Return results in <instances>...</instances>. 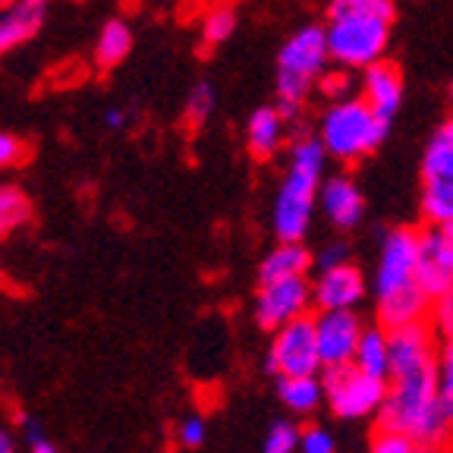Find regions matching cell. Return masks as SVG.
Listing matches in <instances>:
<instances>
[{
  "label": "cell",
  "mask_w": 453,
  "mask_h": 453,
  "mask_svg": "<svg viewBox=\"0 0 453 453\" xmlns=\"http://www.w3.org/2000/svg\"><path fill=\"white\" fill-rule=\"evenodd\" d=\"M434 334L428 321L390 327V378L378 418L381 428L403 432L418 444L444 447L453 438V422L441 403Z\"/></svg>",
  "instance_id": "6da1fadb"
},
{
  "label": "cell",
  "mask_w": 453,
  "mask_h": 453,
  "mask_svg": "<svg viewBox=\"0 0 453 453\" xmlns=\"http://www.w3.org/2000/svg\"><path fill=\"white\" fill-rule=\"evenodd\" d=\"M390 0H331L327 4V48L343 70H365L384 60L394 26Z\"/></svg>",
  "instance_id": "7a4b0ae2"
},
{
  "label": "cell",
  "mask_w": 453,
  "mask_h": 453,
  "mask_svg": "<svg viewBox=\"0 0 453 453\" xmlns=\"http://www.w3.org/2000/svg\"><path fill=\"white\" fill-rule=\"evenodd\" d=\"M327 157L331 155L325 151L319 135H299L290 145V164H287V173H283V183L274 198V211H271V226H274L277 240H305L321 196Z\"/></svg>",
  "instance_id": "3957f363"
},
{
  "label": "cell",
  "mask_w": 453,
  "mask_h": 453,
  "mask_svg": "<svg viewBox=\"0 0 453 453\" xmlns=\"http://www.w3.org/2000/svg\"><path fill=\"white\" fill-rule=\"evenodd\" d=\"M327 64H331V48H327L325 26H303L283 42L280 54H277L274 92L277 107L287 120H293L303 111L315 82H321V76L327 73Z\"/></svg>",
  "instance_id": "277c9868"
},
{
  "label": "cell",
  "mask_w": 453,
  "mask_h": 453,
  "mask_svg": "<svg viewBox=\"0 0 453 453\" xmlns=\"http://www.w3.org/2000/svg\"><path fill=\"white\" fill-rule=\"evenodd\" d=\"M390 123L365 98H337L321 117L319 139L334 161L353 164L378 149Z\"/></svg>",
  "instance_id": "5b68a950"
},
{
  "label": "cell",
  "mask_w": 453,
  "mask_h": 453,
  "mask_svg": "<svg viewBox=\"0 0 453 453\" xmlns=\"http://www.w3.org/2000/svg\"><path fill=\"white\" fill-rule=\"evenodd\" d=\"M388 381L362 372L356 362L325 368V400L337 418H365L384 406Z\"/></svg>",
  "instance_id": "8992f818"
},
{
  "label": "cell",
  "mask_w": 453,
  "mask_h": 453,
  "mask_svg": "<svg viewBox=\"0 0 453 453\" xmlns=\"http://www.w3.org/2000/svg\"><path fill=\"white\" fill-rule=\"evenodd\" d=\"M422 218L434 226L453 220V145L441 129L422 155Z\"/></svg>",
  "instance_id": "52a82bcc"
},
{
  "label": "cell",
  "mask_w": 453,
  "mask_h": 453,
  "mask_svg": "<svg viewBox=\"0 0 453 453\" xmlns=\"http://www.w3.org/2000/svg\"><path fill=\"white\" fill-rule=\"evenodd\" d=\"M321 365V349H319V331H315V319L303 315V319L290 321L274 331L268 349V372L277 378L283 375H319Z\"/></svg>",
  "instance_id": "ba28073f"
},
{
  "label": "cell",
  "mask_w": 453,
  "mask_h": 453,
  "mask_svg": "<svg viewBox=\"0 0 453 453\" xmlns=\"http://www.w3.org/2000/svg\"><path fill=\"white\" fill-rule=\"evenodd\" d=\"M309 305H315L309 277H283V280L258 283L255 321L265 331H277V327L303 319L305 311H309Z\"/></svg>",
  "instance_id": "9c48e42d"
},
{
  "label": "cell",
  "mask_w": 453,
  "mask_h": 453,
  "mask_svg": "<svg viewBox=\"0 0 453 453\" xmlns=\"http://www.w3.org/2000/svg\"><path fill=\"white\" fill-rule=\"evenodd\" d=\"M416 255H418V230L412 226H396L384 236L381 242V258H378V274H375V296H390L416 280Z\"/></svg>",
  "instance_id": "30bf717a"
},
{
  "label": "cell",
  "mask_w": 453,
  "mask_h": 453,
  "mask_svg": "<svg viewBox=\"0 0 453 453\" xmlns=\"http://www.w3.org/2000/svg\"><path fill=\"white\" fill-rule=\"evenodd\" d=\"M416 280L432 299L453 290V236L444 226L428 224L425 230H418Z\"/></svg>",
  "instance_id": "8fae6325"
},
{
  "label": "cell",
  "mask_w": 453,
  "mask_h": 453,
  "mask_svg": "<svg viewBox=\"0 0 453 453\" xmlns=\"http://www.w3.org/2000/svg\"><path fill=\"white\" fill-rule=\"evenodd\" d=\"M315 331H319L321 365H343L356 359L362 340V321L356 319L353 309H327L315 315Z\"/></svg>",
  "instance_id": "7c38bea8"
},
{
  "label": "cell",
  "mask_w": 453,
  "mask_h": 453,
  "mask_svg": "<svg viewBox=\"0 0 453 453\" xmlns=\"http://www.w3.org/2000/svg\"><path fill=\"white\" fill-rule=\"evenodd\" d=\"M311 299H315L319 311L356 309L365 299V277L349 262L334 265V268H319V277L311 280Z\"/></svg>",
  "instance_id": "4fadbf2b"
},
{
  "label": "cell",
  "mask_w": 453,
  "mask_h": 453,
  "mask_svg": "<svg viewBox=\"0 0 453 453\" xmlns=\"http://www.w3.org/2000/svg\"><path fill=\"white\" fill-rule=\"evenodd\" d=\"M362 98L375 107V113H381L384 120H394L406 98V85L403 73L396 70L388 60H378V64L365 66L362 70Z\"/></svg>",
  "instance_id": "5bb4252c"
},
{
  "label": "cell",
  "mask_w": 453,
  "mask_h": 453,
  "mask_svg": "<svg viewBox=\"0 0 453 453\" xmlns=\"http://www.w3.org/2000/svg\"><path fill=\"white\" fill-rule=\"evenodd\" d=\"M48 4L50 0H16L0 10V57L38 35L48 16Z\"/></svg>",
  "instance_id": "9a60e30c"
},
{
  "label": "cell",
  "mask_w": 453,
  "mask_h": 453,
  "mask_svg": "<svg viewBox=\"0 0 453 453\" xmlns=\"http://www.w3.org/2000/svg\"><path fill=\"white\" fill-rule=\"evenodd\" d=\"M319 202L325 208V218L340 230H353L362 220V214H365V198H362L359 186L347 173H337L327 183H321Z\"/></svg>",
  "instance_id": "2e32d148"
},
{
  "label": "cell",
  "mask_w": 453,
  "mask_h": 453,
  "mask_svg": "<svg viewBox=\"0 0 453 453\" xmlns=\"http://www.w3.org/2000/svg\"><path fill=\"white\" fill-rule=\"evenodd\" d=\"M287 117H283L280 107H255L249 113V123H246V145H249V155L255 161H268L280 151L283 145V135H287Z\"/></svg>",
  "instance_id": "e0dca14e"
},
{
  "label": "cell",
  "mask_w": 453,
  "mask_h": 453,
  "mask_svg": "<svg viewBox=\"0 0 453 453\" xmlns=\"http://www.w3.org/2000/svg\"><path fill=\"white\" fill-rule=\"evenodd\" d=\"M432 305H434V299L428 296L418 283H412L406 290L378 299V321H381L388 331L390 327L416 325V321L432 319Z\"/></svg>",
  "instance_id": "ac0fdd59"
},
{
  "label": "cell",
  "mask_w": 453,
  "mask_h": 453,
  "mask_svg": "<svg viewBox=\"0 0 453 453\" xmlns=\"http://www.w3.org/2000/svg\"><path fill=\"white\" fill-rule=\"evenodd\" d=\"M311 252L303 242H287L277 240V246L258 265V283H271V280H283V277H305L311 268Z\"/></svg>",
  "instance_id": "d6986e66"
},
{
  "label": "cell",
  "mask_w": 453,
  "mask_h": 453,
  "mask_svg": "<svg viewBox=\"0 0 453 453\" xmlns=\"http://www.w3.org/2000/svg\"><path fill=\"white\" fill-rule=\"evenodd\" d=\"M277 396L293 412H315L325 400V384L319 375H283L277 378Z\"/></svg>",
  "instance_id": "ffe728a7"
},
{
  "label": "cell",
  "mask_w": 453,
  "mask_h": 453,
  "mask_svg": "<svg viewBox=\"0 0 453 453\" xmlns=\"http://www.w3.org/2000/svg\"><path fill=\"white\" fill-rule=\"evenodd\" d=\"M133 50V28L127 19H107L104 28L98 32V42H95V64L101 70H113L120 66L123 60Z\"/></svg>",
  "instance_id": "44dd1931"
},
{
  "label": "cell",
  "mask_w": 453,
  "mask_h": 453,
  "mask_svg": "<svg viewBox=\"0 0 453 453\" xmlns=\"http://www.w3.org/2000/svg\"><path fill=\"white\" fill-rule=\"evenodd\" d=\"M356 365L368 375L388 381L390 378V331L388 327H372V331H362L359 349H356Z\"/></svg>",
  "instance_id": "7402d4cb"
},
{
  "label": "cell",
  "mask_w": 453,
  "mask_h": 453,
  "mask_svg": "<svg viewBox=\"0 0 453 453\" xmlns=\"http://www.w3.org/2000/svg\"><path fill=\"white\" fill-rule=\"evenodd\" d=\"M32 218V202L16 186H0V236H10L16 226Z\"/></svg>",
  "instance_id": "603a6c76"
},
{
  "label": "cell",
  "mask_w": 453,
  "mask_h": 453,
  "mask_svg": "<svg viewBox=\"0 0 453 453\" xmlns=\"http://www.w3.org/2000/svg\"><path fill=\"white\" fill-rule=\"evenodd\" d=\"M214 107H218V92H214L211 82H196L186 95L183 104V117L192 129H202L208 120H211Z\"/></svg>",
  "instance_id": "cb8c5ba5"
},
{
  "label": "cell",
  "mask_w": 453,
  "mask_h": 453,
  "mask_svg": "<svg viewBox=\"0 0 453 453\" xmlns=\"http://www.w3.org/2000/svg\"><path fill=\"white\" fill-rule=\"evenodd\" d=\"M236 32V10L234 7H214L211 13L205 16V22H202V38H205L208 48H218V44L230 42Z\"/></svg>",
  "instance_id": "d4e9b609"
},
{
  "label": "cell",
  "mask_w": 453,
  "mask_h": 453,
  "mask_svg": "<svg viewBox=\"0 0 453 453\" xmlns=\"http://www.w3.org/2000/svg\"><path fill=\"white\" fill-rule=\"evenodd\" d=\"M438 390L444 412L453 422V340H444V349L438 356Z\"/></svg>",
  "instance_id": "484cf974"
},
{
  "label": "cell",
  "mask_w": 453,
  "mask_h": 453,
  "mask_svg": "<svg viewBox=\"0 0 453 453\" xmlns=\"http://www.w3.org/2000/svg\"><path fill=\"white\" fill-rule=\"evenodd\" d=\"M299 428L293 422H274L268 438H265V453H296L299 450Z\"/></svg>",
  "instance_id": "4316f807"
},
{
  "label": "cell",
  "mask_w": 453,
  "mask_h": 453,
  "mask_svg": "<svg viewBox=\"0 0 453 453\" xmlns=\"http://www.w3.org/2000/svg\"><path fill=\"white\" fill-rule=\"evenodd\" d=\"M418 441H412L410 434L394 432V428H381V432L372 438V450L368 453H412Z\"/></svg>",
  "instance_id": "83f0119b"
},
{
  "label": "cell",
  "mask_w": 453,
  "mask_h": 453,
  "mask_svg": "<svg viewBox=\"0 0 453 453\" xmlns=\"http://www.w3.org/2000/svg\"><path fill=\"white\" fill-rule=\"evenodd\" d=\"M299 450L303 453H334L337 444H334V434L321 425H311V428H303L299 434Z\"/></svg>",
  "instance_id": "f1b7e54d"
},
{
  "label": "cell",
  "mask_w": 453,
  "mask_h": 453,
  "mask_svg": "<svg viewBox=\"0 0 453 453\" xmlns=\"http://www.w3.org/2000/svg\"><path fill=\"white\" fill-rule=\"evenodd\" d=\"M432 325L444 340H453V290H447L444 296L434 299L432 305Z\"/></svg>",
  "instance_id": "f546056e"
},
{
  "label": "cell",
  "mask_w": 453,
  "mask_h": 453,
  "mask_svg": "<svg viewBox=\"0 0 453 453\" xmlns=\"http://www.w3.org/2000/svg\"><path fill=\"white\" fill-rule=\"evenodd\" d=\"M26 161V142L13 133H0V170Z\"/></svg>",
  "instance_id": "4dcf8cb0"
},
{
  "label": "cell",
  "mask_w": 453,
  "mask_h": 453,
  "mask_svg": "<svg viewBox=\"0 0 453 453\" xmlns=\"http://www.w3.org/2000/svg\"><path fill=\"white\" fill-rule=\"evenodd\" d=\"M177 438H180V444L189 447V450L202 447V444H205V418H202V416L183 418V422H180V428H177Z\"/></svg>",
  "instance_id": "1f68e13d"
},
{
  "label": "cell",
  "mask_w": 453,
  "mask_h": 453,
  "mask_svg": "<svg viewBox=\"0 0 453 453\" xmlns=\"http://www.w3.org/2000/svg\"><path fill=\"white\" fill-rule=\"evenodd\" d=\"M26 441H28V453H57V447L50 444L48 438L42 434V428H38L35 418H26Z\"/></svg>",
  "instance_id": "d6a6232c"
},
{
  "label": "cell",
  "mask_w": 453,
  "mask_h": 453,
  "mask_svg": "<svg viewBox=\"0 0 453 453\" xmlns=\"http://www.w3.org/2000/svg\"><path fill=\"white\" fill-rule=\"evenodd\" d=\"M349 262V246L347 242H331V246H325L319 252V258H315V265L319 268H334V265H343Z\"/></svg>",
  "instance_id": "836d02e7"
},
{
  "label": "cell",
  "mask_w": 453,
  "mask_h": 453,
  "mask_svg": "<svg viewBox=\"0 0 453 453\" xmlns=\"http://www.w3.org/2000/svg\"><path fill=\"white\" fill-rule=\"evenodd\" d=\"M347 76H343V73H337V76H327L325 73V79H321V92L325 95H331L334 101L337 98H347Z\"/></svg>",
  "instance_id": "e575fe53"
},
{
  "label": "cell",
  "mask_w": 453,
  "mask_h": 453,
  "mask_svg": "<svg viewBox=\"0 0 453 453\" xmlns=\"http://www.w3.org/2000/svg\"><path fill=\"white\" fill-rule=\"evenodd\" d=\"M129 123V113L123 107H107L104 111V127L107 129H123Z\"/></svg>",
  "instance_id": "d590c367"
},
{
  "label": "cell",
  "mask_w": 453,
  "mask_h": 453,
  "mask_svg": "<svg viewBox=\"0 0 453 453\" xmlns=\"http://www.w3.org/2000/svg\"><path fill=\"white\" fill-rule=\"evenodd\" d=\"M0 453H16V444H13V438H10L4 428H0Z\"/></svg>",
  "instance_id": "8d00e7d4"
},
{
  "label": "cell",
  "mask_w": 453,
  "mask_h": 453,
  "mask_svg": "<svg viewBox=\"0 0 453 453\" xmlns=\"http://www.w3.org/2000/svg\"><path fill=\"white\" fill-rule=\"evenodd\" d=\"M441 133H444V139H447V142H450V145H453V117H450V120L444 123V127H441Z\"/></svg>",
  "instance_id": "74e56055"
},
{
  "label": "cell",
  "mask_w": 453,
  "mask_h": 453,
  "mask_svg": "<svg viewBox=\"0 0 453 453\" xmlns=\"http://www.w3.org/2000/svg\"><path fill=\"white\" fill-rule=\"evenodd\" d=\"M412 453H441V447H434V444H416V450Z\"/></svg>",
  "instance_id": "f35d334b"
},
{
  "label": "cell",
  "mask_w": 453,
  "mask_h": 453,
  "mask_svg": "<svg viewBox=\"0 0 453 453\" xmlns=\"http://www.w3.org/2000/svg\"><path fill=\"white\" fill-rule=\"evenodd\" d=\"M10 4H16V0H0V10H4V7H10Z\"/></svg>",
  "instance_id": "ab89813d"
},
{
  "label": "cell",
  "mask_w": 453,
  "mask_h": 453,
  "mask_svg": "<svg viewBox=\"0 0 453 453\" xmlns=\"http://www.w3.org/2000/svg\"><path fill=\"white\" fill-rule=\"evenodd\" d=\"M444 230H447V234H450V236H453V220H450V224H447V226H444Z\"/></svg>",
  "instance_id": "60d3db41"
},
{
  "label": "cell",
  "mask_w": 453,
  "mask_h": 453,
  "mask_svg": "<svg viewBox=\"0 0 453 453\" xmlns=\"http://www.w3.org/2000/svg\"><path fill=\"white\" fill-rule=\"evenodd\" d=\"M450 104H453V85H450Z\"/></svg>",
  "instance_id": "b9f144b4"
}]
</instances>
